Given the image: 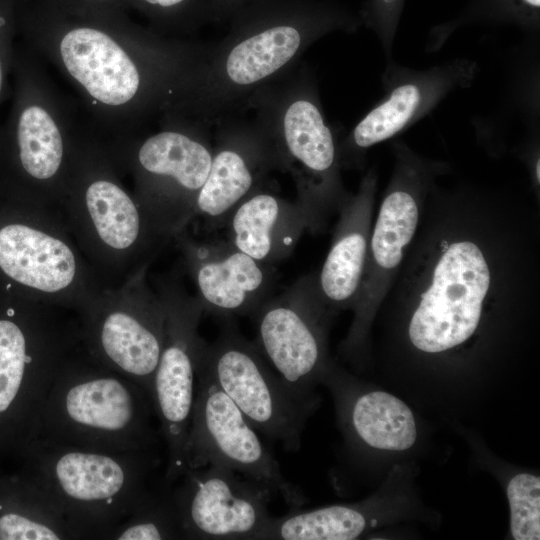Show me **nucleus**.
I'll return each instance as SVG.
<instances>
[{
	"label": "nucleus",
	"mask_w": 540,
	"mask_h": 540,
	"mask_svg": "<svg viewBox=\"0 0 540 540\" xmlns=\"http://www.w3.org/2000/svg\"><path fill=\"white\" fill-rule=\"evenodd\" d=\"M539 212L470 184L428 193L416 235L379 309L412 354L441 358L540 296ZM379 311V310H378Z\"/></svg>",
	"instance_id": "obj_1"
},
{
	"label": "nucleus",
	"mask_w": 540,
	"mask_h": 540,
	"mask_svg": "<svg viewBox=\"0 0 540 540\" xmlns=\"http://www.w3.org/2000/svg\"><path fill=\"white\" fill-rule=\"evenodd\" d=\"M23 44L70 83L107 141L139 134L170 112L207 46L84 18L26 26Z\"/></svg>",
	"instance_id": "obj_2"
},
{
	"label": "nucleus",
	"mask_w": 540,
	"mask_h": 540,
	"mask_svg": "<svg viewBox=\"0 0 540 540\" xmlns=\"http://www.w3.org/2000/svg\"><path fill=\"white\" fill-rule=\"evenodd\" d=\"M227 34L205 52L166 115L211 128L246 110L250 97L295 68L305 51L351 19L314 0H254L227 21Z\"/></svg>",
	"instance_id": "obj_3"
},
{
	"label": "nucleus",
	"mask_w": 540,
	"mask_h": 540,
	"mask_svg": "<svg viewBox=\"0 0 540 540\" xmlns=\"http://www.w3.org/2000/svg\"><path fill=\"white\" fill-rule=\"evenodd\" d=\"M59 211L105 288L149 269L169 242L126 188L105 142L88 122Z\"/></svg>",
	"instance_id": "obj_4"
},
{
	"label": "nucleus",
	"mask_w": 540,
	"mask_h": 540,
	"mask_svg": "<svg viewBox=\"0 0 540 540\" xmlns=\"http://www.w3.org/2000/svg\"><path fill=\"white\" fill-rule=\"evenodd\" d=\"M13 98L0 127V161L19 199L59 210L86 126L23 43H15Z\"/></svg>",
	"instance_id": "obj_5"
},
{
	"label": "nucleus",
	"mask_w": 540,
	"mask_h": 540,
	"mask_svg": "<svg viewBox=\"0 0 540 540\" xmlns=\"http://www.w3.org/2000/svg\"><path fill=\"white\" fill-rule=\"evenodd\" d=\"M149 395L80 346L64 361L32 426L30 440L128 452L155 450L160 432Z\"/></svg>",
	"instance_id": "obj_6"
},
{
	"label": "nucleus",
	"mask_w": 540,
	"mask_h": 540,
	"mask_svg": "<svg viewBox=\"0 0 540 540\" xmlns=\"http://www.w3.org/2000/svg\"><path fill=\"white\" fill-rule=\"evenodd\" d=\"M246 109L254 111L278 170L292 177L308 230L321 232L348 192L340 174L339 142L325 119L312 71L299 63L256 91Z\"/></svg>",
	"instance_id": "obj_7"
},
{
	"label": "nucleus",
	"mask_w": 540,
	"mask_h": 540,
	"mask_svg": "<svg viewBox=\"0 0 540 540\" xmlns=\"http://www.w3.org/2000/svg\"><path fill=\"white\" fill-rule=\"evenodd\" d=\"M28 478L56 506L76 539H107L148 491L161 460L155 450L110 452L60 443H26Z\"/></svg>",
	"instance_id": "obj_8"
},
{
	"label": "nucleus",
	"mask_w": 540,
	"mask_h": 540,
	"mask_svg": "<svg viewBox=\"0 0 540 540\" xmlns=\"http://www.w3.org/2000/svg\"><path fill=\"white\" fill-rule=\"evenodd\" d=\"M154 131L103 140L133 194L156 229L172 240L193 220L197 195L212 161L210 128L191 119L163 115Z\"/></svg>",
	"instance_id": "obj_9"
},
{
	"label": "nucleus",
	"mask_w": 540,
	"mask_h": 540,
	"mask_svg": "<svg viewBox=\"0 0 540 540\" xmlns=\"http://www.w3.org/2000/svg\"><path fill=\"white\" fill-rule=\"evenodd\" d=\"M393 154L392 173L372 224L353 321L341 344V353L350 359L364 353L372 323L416 235L426 197L449 170L447 163L424 158L403 142H394Z\"/></svg>",
	"instance_id": "obj_10"
},
{
	"label": "nucleus",
	"mask_w": 540,
	"mask_h": 540,
	"mask_svg": "<svg viewBox=\"0 0 540 540\" xmlns=\"http://www.w3.org/2000/svg\"><path fill=\"white\" fill-rule=\"evenodd\" d=\"M16 219L0 225L4 289L70 309L85 308L105 287L82 255L59 210L22 202Z\"/></svg>",
	"instance_id": "obj_11"
},
{
	"label": "nucleus",
	"mask_w": 540,
	"mask_h": 540,
	"mask_svg": "<svg viewBox=\"0 0 540 540\" xmlns=\"http://www.w3.org/2000/svg\"><path fill=\"white\" fill-rule=\"evenodd\" d=\"M77 314L25 298L0 316V417L18 412L28 442L64 361L80 346Z\"/></svg>",
	"instance_id": "obj_12"
},
{
	"label": "nucleus",
	"mask_w": 540,
	"mask_h": 540,
	"mask_svg": "<svg viewBox=\"0 0 540 540\" xmlns=\"http://www.w3.org/2000/svg\"><path fill=\"white\" fill-rule=\"evenodd\" d=\"M148 270L117 287L104 288L76 314L84 350L98 363L134 381L151 399L165 312L148 280Z\"/></svg>",
	"instance_id": "obj_13"
},
{
	"label": "nucleus",
	"mask_w": 540,
	"mask_h": 540,
	"mask_svg": "<svg viewBox=\"0 0 540 540\" xmlns=\"http://www.w3.org/2000/svg\"><path fill=\"white\" fill-rule=\"evenodd\" d=\"M152 279L165 312L163 346L153 375L151 401L166 445L164 481L173 485L187 470L185 445L205 340L198 327L203 308L184 287L179 269Z\"/></svg>",
	"instance_id": "obj_14"
},
{
	"label": "nucleus",
	"mask_w": 540,
	"mask_h": 540,
	"mask_svg": "<svg viewBox=\"0 0 540 540\" xmlns=\"http://www.w3.org/2000/svg\"><path fill=\"white\" fill-rule=\"evenodd\" d=\"M198 364L261 433L297 451L314 398L294 394L269 368L256 344L247 340L233 318L223 320L220 334L205 342Z\"/></svg>",
	"instance_id": "obj_15"
},
{
	"label": "nucleus",
	"mask_w": 540,
	"mask_h": 540,
	"mask_svg": "<svg viewBox=\"0 0 540 540\" xmlns=\"http://www.w3.org/2000/svg\"><path fill=\"white\" fill-rule=\"evenodd\" d=\"M258 430L198 364L195 398L185 445L187 469L209 465L228 468L279 494L290 509L306 501L287 480Z\"/></svg>",
	"instance_id": "obj_16"
},
{
	"label": "nucleus",
	"mask_w": 540,
	"mask_h": 540,
	"mask_svg": "<svg viewBox=\"0 0 540 540\" xmlns=\"http://www.w3.org/2000/svg\"><path fill=\"white\" fill-rule=\"evenodd\" d=\"M334 314L322 299L313 272L271 296L252 315L257 347L282 382L301 398H313V385L332 363L327 336Z\"/></svg>",
	"instance_id": "obj_17"
},
{
	"label": "nucleus",
	"mask_w": 540,
	"mask_h": 540,
	"mask_svg": "<svg viewBox=\"0 0 540 540\" xmlns=\"http://www.w3.org/2000/svg\"><path fill=\"white\" fill-rule=\"evenodd\" d=\"M239 475L209 465L187 469L173 484L183 539L262 540L273 492Z\"/></svg>",
	"instance_id": "obj_18"
},
{
	"label": "nucleus",
	"mask_w": 540,
	"mask_h": 540,
	"mask_svg": "<svg viewBox=\"0 0 540 540\" xmlns=\"http://www.w3.org/2000/svg\"><path fill=\"white\" fill-rule=\"evenodd\" d=\"M213 127L211 166L193 216L206 230L224 226L238 204L267 186L269 173L278 170L272 147L254 120L235 115Z\"/></svg>",
	"instance_id": "obj_19"
},
{
	"label": "nucleus",
	"mask_w": 540,
	"mask_h": 540,
	"mask_svg": "<svg viewBox=\"0 0 540 540\" xmlns=\"http://www.w3.org/2000/svg\"><path fill=\"white\" fill-rule=\"evenodd\" d=\"M174 240L203 312L222 320L234 315L252 316L273 296L277 280L273 265L250 257L228 240H197L187 228Z\"/></svg>",
	"instance_id": "obj_20"
},
{
	"label": "nucleus",
	"mask_w": 540,
	"mask_h": 540,
	"mask_svg": "<svg viewBox=\"0 0 540 540\" xmlns=\"http://www.w3.org/2000/svg\"><path fill=\"white\" fill-rule=\"evenodd\" d=\"M477 67L458 59L424 71H406L339 142L342 168H360L366 152L424 117L450 92L472 83Z\"/></svg>",
	"instance_id": "obj_21"
},
{
	"label": "nucleus",
	"mask_w": 540,
	"mask_h": 540,
	"mask_svg": "<svg viewBox=\"0 0 540 540\" xmlns=\"http://www.w3.org/2000/svg\"><path fill=\"white\" fill-rule=\"evenodd\" d=\"M377 184V174L371 168L358 190L348 192L337 213L330 249L316 272L320 295L334 313L352 310L355 305L367 258Z\"/></svg>",
	"instance_id": "obj_22"
},
{
	"label": "nucleus",
	"mask_w": 540,
	"mask_h": 540,
	"mask_svg": "<svg viewBox=\"0 0 540 540\" xmlns=\"http://www.w3.org/2000/svg\"><path fill=\"white\" fill-rule=\"evenodd\" d=\"M228 241L250 257L269 265L294 251L308 223L295 200H286L265 186L245 198L225 225Z\"/></svg>",
	"instance_id": "obj_23"
},
{
	"label": "nucleus",
	"mask_w": 540,
	"mask_h": 540,
	"mask_svg": "<svg viewBox=\"0 0 540 540\" xmlns=\"http://www.w3.org/2000/svg\"><path fill=\"white\" fill-rule=\"evenodd\" d=\"M320 382L337 395L343 423L359 444L385 451H405L417 439L413 412L401 399L381 390L361 391L333 363Z\"/></svg>",
	"instance_id": "obj_24"
},
{
	"label": "nucleus",
	"mask_w": 540,
	"mask_h": 540,
	"mask_svg": "<svg viewBox=\"0 0 540 540\" xmlns=\"http://www.w3.org/2000/svg\"><path fill=\"white\" fill-rule=\"evenodd\" d=\"M372 524L370 510L362 505L292 509L284 516L271 517L262 540H353Z\"/></svg>",
	"instance_id": "obj_25"
},
{
	"label": "nucleus",
	"mask_w": 540,
	"mask_h": 540,
	"mask_svg": "<svg viewBox=\"0 0 540 540\" xmlns=\"http://www.w3.org/2000/svg\"><path fill=\"white\" fill-rule=\"evenodd\" d=\"M172 486H150L134 510L108 534L113 540L183 539Z\"/></svg>",
	"instance_id": "obj_26"
},
{
	"label": "nucleus",
	"mask_w": 540,
	"mask_h": 540,
	"mask_svg": "<svg viewBox=\"0 0 540 540\" xmlns=\"http://www.w3.org/2000/svg\"><path fill=\"white\" fill-rule=\"evenodd\" d=\"M510 532L515 540L540 539V478L531 473L513 476L507 485Z\"/></svg>",
	"instance_id": "obj_27"
},
{
	"label": "nucleus",
	"mask_w": 540,
	"mask_h": 540,
	"mask_svg": "<svg viewBox=\"0 0 540 540\" xmlns=\"http://www.w3.org/2000/svg\"><path fill=\"white\" fill-rule=\"evenodd\" d=\"M158 24L159 33L181 38L210 21L211 0H140Z\"/></svg>",
	"instance_id": "obj_28"
},
{
	"label": "nucleus",
	"mask_w": 540,
	"mask_h": 540,
	"mask_svg": "<svg viewBox=\"0 0 540 540\" xmlns=\"http://www.w3.org/2000/svg\"><path fill=\"white\" fill-rule=\"evenodd\" d=\"M401 1L373 0L374 28L380 36L386 52H389L392 46Z\"/></svg>",
	"instance_id": "obj_29"
},
{
	"label": "nucleus",
	"mask_w": 540,
	"mask_h": 540,
	"mask_svg": "<svg viewBox=\"0 0 540 540\" xmlns=\"http://www.w3.org/2000/svg\"><path fill=\"white\" fill-rule=\"evenodd\" d=\"M15 43L9 19L0 12V102L11 73Z\"/></svg>",
	"instance_id": "obj_30"
},
{
	"label": "nucleus",
	"mask_w": 540,
	"mask_h": 540,
	"mask_svg": "<svg viewBox=\"0 0 540 540\" xmlns=\"http://www.w3.org/2000/svg\"><path fill=\"white\" fill-rule=\"evenodd\" d=\"M254 0H211L210 21L224 23L241 7Z\"/></svg>",
	"instance_id": "obj_31"
},
{
	"label": "nucleus",
	"mask_w": 540,
	"mask_h": 540,
	"mask_svg": "<svg viewBox=\"0 0 540 540\" xmlns=\"http://www.w3.org/2000/svg\"><path fill=\"white\" fill-rule=\"evenodd\" d=\"M523 4L526 6H529L533 9H539L540 6V0H521Z\"/></svg>",
	"instance_id": "obj_32"
}]
</instances>
